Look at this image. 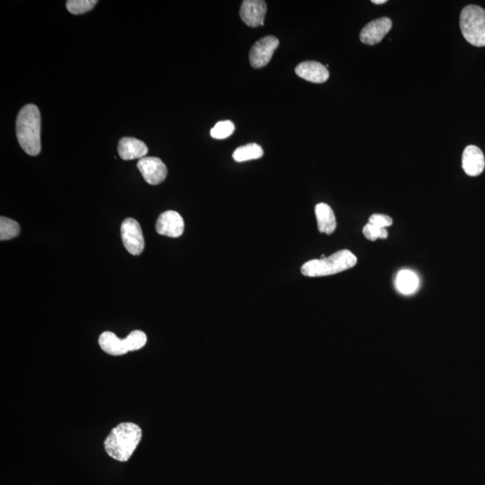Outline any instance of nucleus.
<instances>
[{"label": "nucleus", "instance_id": "f257e3e1", "mask_svg": "<svg viewBox=\"0 0 485 485\" xmlns=\"http://www.w3.org/2000/svg\"><path fill=\"white\" fill-rule=\"evenodd\" d=\"M142 438V430L133 423H121L111 430L105 441L109 457L119 462H127L136 451Z\"/></svg>", "mask_w": 485, "mask_h": 485}, {"label": "nucleus", "instance_id": "f03ea898", "mask_svg": "<svg viewBox=\"0 0 485 485\" xmlns=\"http://www.w3.org/2000/svg\"><path fill=\"white\" fill-rule=\"evenodd\" d=\"M17 137L25 153L30 156L39 155L41 150V114L36 105H27L19 112Z\"/></svg>", "mask_w": 485, "mask_h": 485}, {"label": "nucleus", "instance_id": "7ed1b4c3", "mask_svg": "<svg viewBox=\"0 0 485 485\" xmlns=\"http://www.w3.org/2000/svg\"><path fill=\"white\" fill-rule=\"evenodd\" d=\"M357 257L349 250H340L324 259H314L305 263L301 274L307 277H323L340 274L357 265Z\"/></svg>", "mask_w": 485, "mask_h": 485}, {"label": "nucleus", "instance_id": "20e7f679", "mask_svg": "<svg viewBox=\"0 0 485 485\" xmlns=\"http://www.w3.org/2000/svg\"><path fill=\"white\" fill-rule=\"evenodd\" d=\"M460 29L465 40L477 47L485 46V11L481 6L469 5L460 15Z\"/></svg>", "mask_w": 485, "mask_h": 485}, {"label": "nucleus", "instance_id": "39448f33", "mask_svg": "<svg viewBox=\"0 0 485 485\" xmlns=\"http://www.w3.org/2000/svg\"><path fill=\"white\" fill-rule=\"evenodd\" d=\"M121 239L125 248L133 255H140L145 247L142 230L134 218H126L121 227Z\"/></svg>", "mask_w": 485, "mask_h": 485}, {"label": "nucleus", "instance_id": "423d86ee", "mask_svg": "<svg viewBox=\"0 0 485 485\" xmlns=\"http://www.w3.org/2000/svg\"><path fill=\"white\" fill-rule=\"evenodd\" d=\"M279 41L274 36H265L257 41L250 51V63L255 69H261L271 62L274 51L278 49Z\"/></svg>", "mask_w": 485, "mask_h": 485}, {"label": "nucleus", "instance_id": "0eeeda50", "mask_svg": "<svg viewBox=\"0 0 485 485\" xmlns=\"http://www.w3.org/2000/svg\"><path fill=\"white\" fill-rule=\"evenodd\" d=\"M137 166L143 178L150 185L161 184L168 175V168L159 157H143L139 160Z\"/></svg>", "mask_w": 485, "mask_h": 485}, {"label": "nucleus", "instance_id": "6e6552de", "mask_svg": "<svg viewBox=\"0 0 485 485\" xmlns=\"http://www.w3.org/2000/svg\"><path fill=\"white\" fill-rule=\"evenodd\" d=\"M157 232L161 236L176 239L181 237L185 231V221L178 212L168 211L163 212L157 218Z\"/></svg>", "mask_w": 485, "mask_h": 485}, {"label": "nucleus", "instance_id": "1a4fd4ad", "mask_svg": "<svg viewBox=\"0 0 485 485\" xmlns=\"http://www.w3.org/2000/svg\"><path fill=\"white\" fill-rule=\"evenodd\" d=\"M267 5L263 0H245L240 8V18L250 27L265 25Z\"/></svg>", "mask_w": 485, "mask_h": 485}, {"label": "nucleus", "instance_id": "9d476101", "mask_svg": "<svg viewBox=\"0 0 485 485\" xmlns=\"http://www.w3.org/2000/svg\"><path fill=\"white\" fill-rule=\"evenodd\" d=\"M392 21L388 18H381L368 22L363 27L359 39L361 43L368 45L380 44L392 28Z\"/></svg>", "mask_w": 485, "mask_h": 485}, {"label": "nucleus", "instance_id": "9b49d317", "mask_svg": "<svg viewBox=\"0 0 485 485\" xmlns=\"http://www.w3.org/2000/svg\"><path fill=\"white\" fill-rule=\"evenodd\" d=\"M462 168L469 176L480 175L485 168L483 151L474 145L465 147L462 156Z\"/></svg>", "mask_w": 485, "mask_h": 485}, {"label": "nucleus", "instance_id": "f8f14e48", "mask_svg": "<svg viewBox=\"0 0 485 485\" xmlns=\"http://www.w3.org/2000/svg\"><path fill=\"white\" fill-rule=\"evenodd\" d=\"M295 72L307 81L322 84L329 79V72L326 66L317 62H304L295 67Z\"/></svg>", "mask_w": 485, "mask_h": 485}, {"label": "nucleus", "instance_id": "ddd939ff", "mask_svg": "<svg viewBox=\"0 0 485 485\" xmlns=\"http://www.w3.org/2000/svg\"><path fill=\"white\" fill-rule=\"evenodd\" d=\"M119 156L124 160L141 159L149 153V149L143 141L135 138H123L118 145Z\"/></svg>", "mask_w": 485, "mask_h": 485}, {"label": "nucleus", "instance_id": "4468645a", "mask_svg": "<svg viewBox=\"0 0 485 485\" xmlns=\"http://www.w3.org/2000/svg\"><path fill=\"white\" fill-rule=\"evenodd\" d=\"M317 227L320 233L332 234L337 227L336 218L333 208L326 204H318L314 208Z\"/></svg>", "mask_w": 485, "mask_h": 485}, {"label": "nucleus", "instance_id": "2eb2a0df", "mask_svg": "<svg viewBox=\"0 0 485 485\" xmlns=\"http://www.w3.org/2000/svg\"><path fill=\"white\" fill-rule=\"evenodd\" d=\"M99 345L102 351L112 356H121L128 352L125 340L119 338L112 332L102 333L99 337Z\"/></svg>", "mask_w": 485, "mask_h": 485}, {"label": "nucleus", "instance_id": "dca6fc26", "mask_svg": "<svg viewBox=\"0 0 485 485\" xmlns=\"http://www.w3.org/2000/svg\"><path fill=\"white\" fill-rule=\"evenodd\" d=\"M396 286L401 294L412 295L418 290V276L410 270H401L397 276Z\"/></svg>", "mask_w": 485, "mask_h": 485}, {"label": "nucleus", "instance_id": "f3484780", "mask_svg": "<svg viewBox=\"0 0 485 485\" xmlns=\"http://www.w3.org/2000/svg\"><path fill=\"white\" fill-rule=\"evenodd\" d=\"M263 147L256 143L246 144L245 146L237 147L233 153L234 161L242 163L261 159L263 156Z\"/></svg>", "mask_w": 485, "mask_h": 485}, {"label": "nucleus", "instance_id": "a211bd4d", "mask_svg": "<svg viewBox=\"0 0 485 485\" xmlns=\"http://www.w3.org/2000/svg\"><path fill=\"white\" fill-rule=\"evenodd\" d=\"M20 234V226L11 218H0V240L6 241L15 239Z\"/></svg>", "mask_w": 485, "mask_h": 485}, {"label": "nucleus", "instance_id": "6ab92c4d", "mask_svg": "<svg viewBox=\"0 0 485 485\" xmlns=\"http://www.w3.org/2000/svg\"><path fill=\"white\" fill-rule=\"evenodd\" d=\"M124 340L128 351L134 352L143 348L146 345L147 338L145 333L140 330H136L131 332Z\"/></svg>", "mask_w": 485, "mask_h": 485}, {"label": "nucleus", "instance_id": "aec40b11", "mask_svg": "<svg viewBox=\"0 0 485 485\" xmlns=\"http://www.w3.org/2000/svg\"><path fill=\"white\" fill-rule=\"evenodd\" d=\"M96 3V0H69L67 8L73 15H81L94 8Z\"/></svg>", "mask_w": 485, "mask_h": 485}, {"label": "nucleus", "instance_id": "412c9836", "mask_svg": "<svg viewBox=\"0 0 485 485\" xmlns=\"http://www.w3.org/2000/svg\"><path fill=\"white\" fill-rule=\"evenodd\" d=\"M234 124L231 121H222L218 123L211 131V136L213 139H227L233 134Z\"/></svg>", "mask_w": 485, "mask_h": 485}, {"label": "nucleus", "instance_id": "4be33fe9", "mask_svg": "<svg viewBox=\"0 0 485 485\" xmlns=\"http://www.w3.org/2000/svg\"><path fill=\"white\" fill-rule=\"evenodd\" d=\"M363 234L369 241H376L378 239H385L388 237L387 229L374 226L371 223L365 225L363 227Z\"/></svg>", "mask_w": 485, "mask_h": 485}, {"label": "nucleus", "instance_id": "5701e85b", "mask_svg": "<svg viewBox=\"0 0 485 485\" xmlns=\"http://www.w3.org/2000/svg\"><path fill=\"white\" fill-rule=\"evenodd\" d=\"M368 223L385 229V227H390L393 224V220L387 215L373 214L369 218Z\"/></svg>", "mask_w": 485, "mask_h": 485}, {"label": "nucleus", "instance_id": "b1692460", "mask_svg": "<svg viewBox=\"0 0 485 485\" xmlns=\"http://www.w3.org/2000/svg\"><path fill=\"white\" fill-rule=\"evenodd\" d=\"M372 3L376 5H382L387 3V0H372Z\"/></svg>", "mask_w": 485, "mask_h": 485}]
</instances>
